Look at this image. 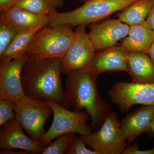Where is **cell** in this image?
Segmentation results:
<instances>
[{
	"instance_id": "6da1fadb",
	"label": "cell",
	"mask_w": 154,
	"mask_h": 154,
	"mask_svg": "<svg viewBox=\"0 0 154 154\" xmlns=\"http://www.w3.org/2000/svg\"><path fill=\"white\" fill-rule=\"evenodd\" d=\"M62 59L28 55L22 74L25 96L31 99L51 101L67 109L72 107L62 83Z\"/></svg>"
},
{
	"instance_id": "7a4b0ae2",
	"label": "cell",
	"mask_w": 154,
	"mask_h": 154,
	"mask_svg": "<svg viewBox=\"0 0 154 154\" xmlns=\"http://www.w3.org/2000/svg\"><path fill=\"white\" fill-rule=\"evenodd\" d=\"M66 91L74 110L85 109L91 119L93 130L100 128L111 107L100 96L97 88L98 76L88 68L67 74Z\"/></svg>"
},
{
	"instance_id": "3957f363",
	"label": "cell",
	"mask_w": 154,
	"mask_h": 154,
	"mask_svg": "<svg viewBox=\"0 0 154 154\" xmlns=\"http://www.w3.org/2000/svg\"><path fill=\"white\" fill-rule=\"evenodd\" d=\"M137 0H88L73 11L50 16L49 26L69 25L71 27L95 23L122 11Z\"/></svg>"
},
{
	"instance_id": "277c9868",
	"label": "cell",
	"mask_w": 154,
	"mask_h": 154,
	"mask_svg": "<svg viewBox=\"0 0 154 154\" xmlns=\"http://www.w3.org/2000/svg\"><path fill=\"white\" fill-rule=\"evenodd\" d=\"M49 26L36 32L27 49V54L42 58L63 57L74 40L75 31L69 25Z\"/></svg>"
},
{
	"instance_id": "5b68a950",
	"label": "cell",
	"mask_w": 154,
	"mask_h": 154,
	"mask_svg": "<svg viewBox=\"0 0 154 154\" xmlns=\"http://www.w3.org/2000/svg\"><path fill=\"white\" fill-rule=\"evenodd\" d=\"M47 102L52 110L53 120L49 129L38 141L42 146L47 145L61 135L72 133L88 135L92 132L91 125L87 124L89 116L86 111H71L55 102Z\"/></svg>"
},
{
	"instance_id": "8992f818",
	"label": "cell",
	"mask_w": 154,
	"mask_h": 154,
	"mask_svg": "<svg viewBox=\"0 0 154 154\" xmlns=\"http://www.w3.org/2000/svg\"><path fill=\"white\" fill-rule=\"evenodd\" d=\"M15 119L31 138L39 141L46 132L45 122L53 113L47 101L25 96L14 102Z\"/></svg>"
},
{
	"instance_id": "52a82bcc",
	"label": "cell",
	"mask_w": 154,
	"mask_h": 154,
	"mask_svg": "<svg viewBox=\"0 0 154 154\" xmlns=\"http://www.w3.org/2000/svg\"><path fill=\"white\" fill-rule=\"evenodd\" d=\"M80 136L86 144L100 154H122L128 146L122 134L121 122L112 111L97 131Z\"/></svg>"
},
{
	"instance_id": "ba28073f",
	"label": "cell",
	"mask_w": 154,
	"mask_h": 154,
	"mask_svg": "<svg viewBox=\"0 0 154 154\" xmlns=\"http://www.w3.org/2000/svg\"><path fill=\"white\" fill-rule=\"evenodd\" d=\"M109 95L120 112L125 113L134 105H154V83L118 82L110 89Z\"/></svg>"
},
{
	"instance_id": "9c48e42d",
	"label": "cell",
	"mask_w": 154,
	"mask_h": 154,
	"mask_svg": "<svg viewBox=\"0 0 154 154\" xmlns=\"http://www.w3.org/2000/svg\"><path fill=\"white\" fill-rule=\"evenodd\" d=\"M86 26H77L74 40L62 59V74L87 68L95 55L96 50L86 33Z\"/></svg>"
},
{
	"instance_id": "30bf717a",
	"label": "cell",
	"mask_w": 154,
	"mask_h": 154,
	"mask_svg": "<svg viewBox=\"0 0 154 154\" xmlns=\"http://www.w3.org/2000/svg\"><path fill=\"white\" fill-rule=\"evenodd\" d=\"M27 53L8 62L0 63V99L15 102L25 96L22 82L23 66Z\"/></svg>"
},
{
	"instance_id": "8fae6325",
	"label": "cell",
	"mask_w": 154,
	"mask_h": 154,
	"mask_svg": "<svg viewBox=\"0 0 154 154\" xmlns=\"http://www.w3.org/2000/svg\"><path fill=\"white\" fill-rule=\"evenodd\" d=\"M130 26L118 19H109L90 26L88 33L96 50L116 45L118 41L128 35Z\"/></svg>"
},
{
	"instance_id": "7c38bea8",
	"label": "cell",
	"mask_w": 154,
	"mask_h": 154,
	"mask_svg": "<svg viewBox=\"0 0 154 154\" xmlns=\"http://www.w3.org/2000/svg\"><path fill=\"white\" fill-rule=\"evenodd\" d=\"M0 130V149L13 150L20 149L30 153L41 154L43 147L36 141L28 137L16 119L8 122Z\"/></svg>"
},
{
	"instance_id": "4fadbf2b",
	"label": "cell",
	"mask_w": 154,
	"mask_h": 154,
	"mask_svg": "<svg viewBox=\"0 0 154 154\" xmlns=\"http://www.w3.org/2000/svg\"><path fill=\"white\" fill-rule=\"evenodd\" d=\"M128 53L121 45L100 50L95 53L88 68L97 76L105 72H126Z\"/></svg>"
},
{
	"instance_id": "5bb4252c",
	"label": "cell",
	"mask_w": 154,
	"mask_h": 154,
	"mask_svg": "<svg viewBox=\"0 0 154 154\" xmlns=\"http://www.w3.org/2000/svg\"><path fill=\"white\" fill-rule=\"evenodd\" d=\"M154 117V105H143L122 119V134L129 145L140 135L149 132Z\"/></svg>"
},
{
	"instance_id": "9a60e30c",
	"label": "cell",
	"mask_w": 154,
	"mask_h": 154,
	"mask_svg": "<svg viewBox=\"0 0 154 154\" xmlns=\"http://www.w3.org/2000/svg\"><path fill=\"white\" fill-rule=\"evenodd\" d=\"M0 22L11 26L17 33L35 27L49 25L50 16L31 13L24 9L13 8L1 12Z\"/></svg>"
},
{
	"instance_id": "2e32d148",
	"label": "cell",
	"mask_w": 154,
	"mask_h": 154,
	"mask_svg": "<svg viewBox=\"0 0 154 154\" xmlns=\"http://www.w3.org/2000/svg\"><path fill=\"white\" fill-rule=\"evenodd\" d=\"M126 72L132 82L154 83V65L147 53L129 52Z\"/></svg>"
},
{
	"instance_id": "e0dca14e",
	"label": "cell",
	"mask_w": 154,
	"mask_h": 154,
	"mask_svg": "<svg viewBox=\"0 0 154 154\" xmlns=\"http://www.w3.org/2000/svg\"><path fill=\"white\" fill-rule=\"evenodd\" d=\"M128 37L121 45L128 52H148L154 42V31L144 24L130 26Z\"/></svg>"
},
{
	"instance_id": "ac0fdd59",
	"label": "cell",
	"mask_w": 154,
	"mask_h": 154,
	"mask_svg": "<svg viewBox=\"0 0 154 154\" xmlns=\"http://www.w3.org/2000/svg\"><path fill=\"white\" fill-rule=\"evenodd\" d=\"M42 28L38 26L17 33L7 49L0 55L1 61H10L26 53L34 35Z\"/></svg>"
},
{
	"instance_id": "d6986e66",
	"label": "cell",
	"mask_w": 154,
	"mask_h": 154,
	"mask_svg": "<svg viewBox=\"0 0 154 154\" xmlns=\"http://www.w3.org/2000/svg\"><path fill=\"white\" fill-rule=\"evenodd\" d=\"M154 5V0H137L118 14V19L130 26L142 25Z\"/></svg>"
},
{
	"instance_id": "ffe728a7",
	"label": "cell",
	"mask_w": 154,
	"mask_h": 154,
	"mask_svg": "<svg viewBox=\"0 0 154 154\" xmlns=\"http://www.w3.org/2000/svg\"><path fill=\"white\" fill-rule=\"evenodd\" d=\"M13 8L44 16H51L57 12L49 0H18Z\"/></svg>"
},
{
	"instance_id": "44dd1931",
	"label": "cell",
	"mask_w": 154,
	"mask_h": 154,
	"mask_svg": "<svg viewBox=\"0 0 154 154\" xmlns=\"http://www.w3.org/2000/svg\"><path fill=\"white\" fill-rule=\"evenodd\" d=\"M75 133H68L61 135L53 142L46 147H43L42 154H66Z\"/></svg>"
},
{
	"instance_id": "7402d4cb",
	"label": "cell",
	"mask_w": 154,
	"mask_h": 154,
	"mask_svg": "<svg viewBox=\"0 0 154 154\" xmlns=\"http://www.w3.org/2000/svg\"><path fill=\"white\" fill-rule=\"evenodd\" d=\"M17 33L11 26L0 22V55L7 49Z\"/></svg>"
},
{
	"instance_id": "603a6c76",
	"label": "cell",
	"mask_w": 154,
	"mask_h": 154,
	"mask_svg": "<svg viewBox=\"0 0 154 154\" xmlns=\"http://www.w3.org/2000/svg\"><path fill=\"white\" fill-rule=\"evenodd\" d=\"M15 118L14 102L6 99H0V126Z\"/></svg>"
},
{
	"instance_id": "cb8c5ba5",
	"label": "cell",
	"mask_w": 154,
	"mask_h": 154,
	"mask_svg": "<svg viewBox=\"0 0 154 154\" xmlns=\"http://www.w3.org/2000/svg\"><path fill=\"white\" fill-rule=\"evenodd\" d=\"M81 136L75 135L72 140L66 154H100L95 150L89 149Z\"/></svg>"
},
{
	"instance_id": "d4e9b609",
	"label": "cell",
	"mask_w": 154,
	"mask_h": 154,
	"mask_svg": "<svg viewBox=\"0 0 154 154\" xmlns=\"http://www.w3.org/2000/svg\"><path fill=\"white\" fill-rule=\"evenodd\" d=\"M122 154H154V148L140 150L139 149L138 144L135 143L128 146Z\"/></svg>"
},
{
	"instance_id": "484cf974",
	"label": "cell",
	"mask_w": 154,
	"mask_h": 154,
	"mask_svg": "<svg viewBox=\"0 0 154 154\" xmlns=\"http://www.w3.org/2000/svg\"><path fill=\"white\" fill-rule=\"evenodd\" d=\"M18 0H0V11L5 12L12 8L16 5Z\"/></svg>"
},
{
	"instance_id": "4316f807",
	"label": "cell",
	"mask_w": 154,
	"mask_h": 154,
	"mask_svg": "<svg viewBox=\"0 0 154 154\" xmlns=\"http://www.w3.org/2000/svg\"><path fill=\"white\" fill-rule=\"evenodd\" d=\"M143 24L148 28L154 31V5L150 11Z\"/></svg>"
},
{
	"instance_id": "83f0119b",
	"label": "cell",
	"mask_w": 154,
	"mask_h": 154,
	"mask_svg": "<svg viewBox=\"0 0 154 154\" xmlns=\"http://www.w3.org/2000/svg\"><path fill=\"white\" fill-rule=\"evenodd\" d=\"M55 9L59 8L63 5L64 0H49Z\"/></svg>"
},
{
	"instance_id": "f1b7e54d",
	"label": "cell",
	"mask_w": 154,
	"mask_h": 154,
	"mask_svg": "<svg viewBox=\"0 0 154 154\" xmlns=\"http://www.w3.org/2000/svg\"><path fill=\"white\" fill-rule=\"evenodd\" d=\"M149 56L150 57L151 60L152 62L154 65V43L152 44L148 52Z\"/></svg>"
},
{
	"instance_id": "f546056e",
	"label": "cell",
	"mask_w": 154,
	"mask_h": 154,
	"mask_svg": "<svg viewBox=\"0 0 154 154\" xmlns=\"http://www.w3.org/2000/svg\"><path fill=\"white\" fill-rule=\"evenodd\" d=\"M148 133L150 137H154V117L152 121L150 129Z\"/></svg>"
},
{
	"instance_id": "4dcf8cb0",
	"label": "cell",
	"mask_w": 154,
	"mask_h": 154,
	"mask_svg": "<svg viewBox=\"0 0 154 154\" xmlns=\"http://www.w3.org/2000/svg\"><path fill=\"white\" fill-rule=\"evenodd\" d=\"M80 1H84V2H86V1H88V0H80Z\"/></svg>"
}]
</instances>
